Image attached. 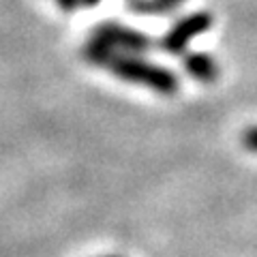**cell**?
<instances>
[{"label": "cell", "instance_id": "obj_1", "mask_svg": "<svg viewBox=\"0 0 257 257\" xmlns=\"http://www.w3.org/2000/svg\"><path fill=\"white\" fill-rule=\"evenodd\" d=\"M246 144H248V146H251V148H257V131H251V133H248Z\"/></svg>", "mask_w": 257, "mask_h": 257}]
</instances>
